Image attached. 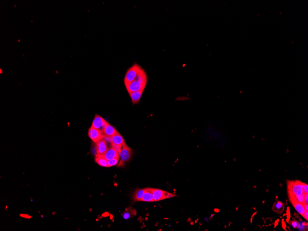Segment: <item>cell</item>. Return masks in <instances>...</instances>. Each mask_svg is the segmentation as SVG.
I'll list each match as a JSON object with an SVG mask.
<instances>
[{
    "label": "cell",
    "instance_id": "cell-1",
    "mask_svg": "<svg viewBox=\"0 0 308 231\" xmlns=\"http://www.w3.org/2000/svg\"><path fill=\"white\" fill-rule=\"evenodd\" d=\"M141 68L142 67L140 66L135 63L128 69L124 78V84L126 87L134 81Z\"/></svg>",
    "mask_w": 308,
    "mask_h": 231
},
{
    "label": "cell",
    "instance_id": "cell-2",
    "mask_svg": "<svg viewBox=\"0 0 308 231\" xmlns=\"http://www.w3.org/2000/svg\"><path fill=\"white\" fill-rule=\"evenodd\" d=\"M154 201H159L176 197V195L158 189L151 188Z\"/></svg>",
    "mask_w": 308,
    "mask_h": 231
},
{
    "label": "cell",
    "instance_id": "cell-3",
    "mask_svg": "<svg viewBox=\"0 0 308 231\" xmlns=\"http://www.w3.org/2000/svg\"><path fill=\"white\" fill-rule=\"evenodd\" d=\"M132 149L129 147L127 146L126 144L123 145V148L120 152V157L121 160L118 164V167H122L124 164L125 162L130 160L132 157Z\"/></svg>",
    "mask_w": 308,
    "mask_h": 231
},
{
    "label": "cell",
    "instance_id": "cell-4",
    "mask_svg": "<svg viewBox=\"0 0 308 231\" xmlns=\"http://www.w3.org/2000/svg\"><path fill=\"white\" fill-rule=\"evenodd\" d=\"M289 190V194L294 196V197L301 195L303 193L302 182L299 181H294L291 185H290V189Z\"/></svg>",
    "mask_w": 308,
    "mask_h": 231
},
{
    "label": "cell",
    "instance_id": "cell-5",
    "mask_svg": "<svg viewBox=\"0 0 308 231\" xmlns=\"http://www.w3.org/2000/svg\"><path fill=\"white\" fill-rule=\"evenodd\" d=\"M108 124V123L102 117L99 115H96L92 122L91 127L98 129L103 133V130Z\"/></svg>",
    "mask_w": 308,
    "mask_h": 231
},
{
    "label": "cell",
    "instance_id": "cell-6",
    "mask_svg": "<svg viewBox=\"0 0 308 231\" xmlns=\"http://www.w3.org/2000/svg\"><path fill=\"white\" fill-rule=\"evenodd\" d=\"M88 135L90 138L95 143L103 139L105 135L100 130L91 127L89 130Z\"/></svg>",
    "mask_w": 308,
    "mask_h": 231
},
{
    "label": "cell",
    "instance_id": "cell-7",
    "mask_svg": "<svg viewBox=\"0 0 308 231\" xmlns=\"http://www.w3.org/2000/svg\"><path fill=\"white\" fill-rule=\"evenodd\" d=\"M146 85L143 84L138 80H134L126 87L128 93L139 90H144Z\"/></svg>",
    "mask_w": 308,
    "mask_h": 231
},
{
    "label": "cell",
    "instance_id": "cell-8",
    "mask_svg": "<svg viewBox=\"0 0 308 231\" xmlns=\"http://www.w3.org/2000/svg\"><path fill=\"white\" fill-rule=\"evenodd\" d=\"M97 154L104 156L109 148L107 146V142L104 139L99 140L96 143Z\"/></svg>",
    "mask_w": 308,
    "mask_h": 231
},
{
    "label": "cell",
    "instance_id": "cell-9",
    "mask_svg": "<svg viewBox=\"0 0 308 231\" xmlns=\"http://www.w3.org/2000/svg\"><path fill=\"white\" fill-rule=\"evenodd\" d=\"M144 90H139L129 93L133 104H137L140 101Z\"/></svg>",
    "mask_w": 308,
    "mask_h": 231
},
{
    "label": "cell",
    "instance_id": "cell-10",
    "mask_svg": "<svg viewBox=\"0 0 308 231\" xmlns=\"http://www.w3.org/2000/svg\"><path fill=\"white\" fill-rule=\"evenodd\" d=\"M104 157L107 159V160L109 161L115 158L120 157V155L111 147L108 149L104 155Z\"/></svg>",
    "mask_w": 308,
    "mask_h": 231
},
{
    "label": "cell",
    "instance_id": "cell-11",
    "mask_svg": "<svg viewBox=\"0 0 308 231\" xmlns=\"http://www.w3.org/2000/svg\"><path fill=\"white\" fill-rule=\"evenodd\" d=\"M141 201L144 202H154V197L151 191V188H146L145 193L143 195Z\"/></svg>",
    "mask_w": 308,
    "mask_h": 231
},
{
    "label": "cell",
    "instance_id": "cell-12",
    "mask_svg": "<svg viewBox=\"0 0 308 231\" xmlns=\"http://www.w3.org/2000/svg\"><path fill=\"white\" fill-rule=\"evenodd\" d=\"M118 133V132L116 131L115 128L110 125L109 124V123L105 127L103 131V134L110 137L114 136Z\"/></svg>",
    "mask_w": 308,
    "mask_h": 231
},
{
    "label": "cell",
    "instance_id": "cell-13",
    "mask_svg": "<svg viewBox=\"0 0 308 231\" xmlns=\"http://www.w3.org/2000/svg\"><path fill=\"white\" fill-rule=\"evenodd\" d=\"M291 201L292 204H293L294 207L295 209L296 210H297V211L299 214L303 216L306 211L305 207H304V204L298 203V202H297L296 201H294V200Z\"/></svg>",
    "mask_w": 308,
    "mask_h": 231
},
{
    "label": "cell",
    "instance_id": "cell-14",
    "mask_svg": "<svg viewBox=\"0 0 308 231\" xmlns=\"http://www.w3.org/2000/svg\"><path fill=\"white\" fill-rule=\"evenodd\" d=\"M112 144L123 145L126 143L123 137L118 133L112 137Z\"/></svg>",
    "mask_w": 308,
    "mask_h": 231
},
{
    "label": "cell",
    "instance_id": "cell-15",
    "mask_svg": "<svg viewBox=\"0 0 308 231\" xmlns=\"http://www.w3.org/2000/svg\"><path fill=\"white\" fill-rule=\"evenodd\" d=\"M96 162L102 167H108V161L104 156L98 155L96 156Z\"/></svg>",
    "mask_w": 308,
    "mask_h": 231
},
{
    "label": "cell",
    "instance_id": "cell-16",
    "mask_svg": "<svg viewBox=\"0 0 308 231\" xmlns=\"http://www.w3.org/2000/svg\"><path fill=\"white\" fill-rule=\"evenodd\" d=\"M273 210L277 213L281 214L285 209L284 204L281 201H277L274 203L272 207Z\"/></svg>",
    "mask_w": 308,
    "mask_h": 231
},
{
    "label": "cell",
    "instance_id": "cell-17",
    "mask_svg": "<svg viewBox=\"0 0 308 231\" xmlns=\"http://www.w3.org/2000/svg\"><path fill=\"white\" fill-rule=\"evenodd\" d=\"M146 190V188L138 189L136 190L134 194V200L135 201H141Z\"/></svg>",
    "mask_w": 308,
    "mask_h": 231
},
{
    "label": "cell",
    "instance_id": "cell-18",
    "mask_svg": "<svg viewBox=\"0 0 308 231\" xmlns=\"http://www.w3.org/2000/svg\"><path fill=\"white\" fill-rule=\"evenodd\" d=\"M119 158L120 157L115 158L113 159L108 161V167H112V166L116 165L118 163V161H119Z\"/></svg>",
    "mask_w": 308,
    "mask_h": 231
},
{
    "label": "cell",
    "instance_id": "cell-19",
    "mask_svg": "<svg viewBox=\"0 0 308 231\" xmlns=\"http://www.w3.org/2000/svg\"><path fill=\"white\" fill-rule=\"evenodd\" d=\"M111 147L114 150H116L119 154H120V152H121L122 149L123 145H115V144H112Z\"/></svg>",
    "mask_w": 308,
    "mask_h": 231
},
{
    "label": "cell",
    "instance_id": "cell-20",
    "mask_svg": "<svg viewBox=\"0 0 308 231\" xmlns=\"http://www.w3.org/2000/svg\"><path fill=\"white\" fill-rule=\"evenodd\" d=\"M302 187H303V193H308V185L307 184L302 183Z\"/></svg>",
    "mask_w": 308,
    "mask_h": 231
},
{
    "label": "cell",
    "instance_id": "cell-21",
    "mask_svg": "<svg viewBox=\"0 0 308 231\" xmlns=\"http://www.w3.org/2000/svg\"><path fill=\"white\" fill-rule=\"evenodd\" d=\"M103 139L106 141L107 143H110L111 144H112V137L105 135Z\"/></svg>",
    "mask_w": 308,
    "mask_h": 231
},
{
    "label": "cell",
    "instance_id": "cell-22",
    "mask_svg": "<svg viewBox=\"0 0 308 231\" xmlns=\"http://www.w3.org/2000/svg\"><path fill=\"white\" fill-rule=\"evenodd\" d=\"M298 222L296 221H292V226L293 228H294V229H297L298 227Z\"/></svg>",
    "mask_w": 308,
    "mask_h": 231
},
{
    "label": "cell",
    "instance_id": "cell-23",
    "mask_svg": "<svg viewBox=\"0 0 308 231\" xmlns=\"http://www.w3.org/2000/svg\"><path fill=\"white\" fill-rule=\"evenodd\" d=\"M304 204H308V193H306L305 194Z\"/></svg>",
    "mask_w": 308,
    "mask_h": 231
},
{
    "label": "cell",
    "instance_id": "cell-24",
    "mask_svg": "<svg viewBox=\"0 0 308 231\" xmlns=\"http://www.w3.org/2000/svg\"><path fill=\"white\" fill-rule=\"evenodd\" d=\"M130 216H131V214L129 213V212H127V213H126L124 214L123 216V217L125 219H128V218H130Z\"/></svg>",
    "mask_w": 308,
    "mask_h": 231
},
{
    "label": "cell",
    "instance_id": "cell-25",
    "mask_svg": "<svg viewBox=\"0 0 308 231\" xmlns=\"http://www.w3.org/2000/svg\"><path fill=\"white\" fill-rule=\"evenodd\" d=\"M303 216V217H304L306 219V220H308V211H306V212H305V213H304V215H303V216Z\"/></svg>",
    "mask_w": 308,
    "mask_h": 231
},
{
    "label": "cell",
    "instance_id": "cell-26",
    "mask_svg": "<svg viewBox=\"0 0 308 231\" xmlns=\"http://www.w3.org/2000/svg\"><path fill=\"white\" fill-rule=\"evenodd\" d=\"M304 207L306 211H308V204H304Z\"/></svg>",
    "mask_w": 308,
    "mask_h": 231
}]
</instances>
